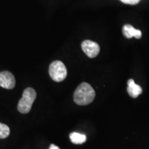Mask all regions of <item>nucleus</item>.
<instances>
[{
  "label": "nucleus",
  "instance_id": "20e7f679",
  "mask_svg": "<svg viewBox=\"0 0 149 149\" xmlns=\"http://www.w3.org/2000/svg\"><path fill=\"white\" fill-rule=\"evenodd\" d=\"M81 48L86 55L90 58L97 57L100 51V46L96 42L91 40L84 41L81 43Z\"/></svg>",
  "mask_w": 149,
  "mask_h": 149
},
{
  "label": "nucleus",
  "instance_id": "9d476101",
  "mask_svg": "<svg viewBox=\"0 0 149 149\" xmlns=\"http://www.w3.org/2000/svg\"><path fill=\"white\" fill-rule=\"evenodd\" d=\"M120 1H122L123 3H126V4L135 5L138 3L140 1V0H120Z\"/></svg>",
  "mask_w": 149,
  "mask_h": 149
},
{
  "label": "nucleus",
  "instance_id": "7ed1b4c3",
  "mask_svg": "<svg viewBox=\"0 0 149 149\" xmlns=\"http://www.w3.org/2000/svg\"><path fill=\"white\" fill-rule=\"evenodd\" d=\"M49 74L53 81L60 82L66 79L67 69L65 65L61 61H55L49 66Z\"/></svg>",
  "mask_w": 149,
  "mask_h": 149
},
{
  "label": "nucleus",
  "instance_id": "1a4fd4ad",
  "mask_svg": "<svg viewBox=\"0 0 149 149\" xmlns=\"http://www.w3.org/2000/svg\"><path fill=\"white\" fill-rule=\"evenodd\" d=\"M10 134V128L7 125L0 123V139H4L8 137Z\"/></svg>",
  "mask_w": 149,
  "mask_h": 149
},
{
  "label": "nucleus",
  "instance_id": "f257e3e1",
  "mask_svg": "<svg viewBox=\"0 0 149 149\" xmlns=\"http://www.w3.org/2000/svg\"><path fill=\"white\" fill-rule=\"evenodd\" d=\"M95 97V92L88 83L83 82L76 88L74 93V101L80 106L91 104Z\"/></svg>",
  "mask_w": 149,
  "mask_h": 149
},
{
  "label": "nucleus",
  "instance_id": "0eeeda50",
  "mask_svg": "<svg viewBox=\"0 0 149 149\" xmlns=\"http://www.w3.org/2000/svg\"><path fill=\"white\" fill-rule=\"evenodd\" d=\"M123 34L128 39L132 38L133 37H135L137 39H139L141 37V31L135 29L130 24H126L123 27Z\"/></svg>",
  "mask_w": 149,
  "mask_h": 149
},
{
  "label": "nucleus",
  "instance_id": "6e6552de",
  "mask_svg": "<svg viewBox=\"0 0 149 149\" xmlns=\"http://www.w3.org/2000/svg\"><path fill=\"white\" fill-rule=\"evenodd\" d=\"M70 141L74 144H81L84 143L86 141V136L84 134H81L79 133H70Z\"/></svg>",
  "mask_w": 149,
  "mask_h": 149
},
{
  "label": "nucleus",
  "instance_id": "f03ea898",
  "mask_svg": "<svg viewBox=\"0 0 149 149\" xmlns=\"http://www.w3.org/2000/svg\"><path fill=\"white\" fill-rule=\"evenodd\" d=\"M36 92L32 88H27L24 90L22 97L19 101L17 109L23 114L29 113L32 108L33 102L36 99Z\"/></svg>",
  "mask_w": 149,
  "mask_h": 149
},
{
  "label": "nucleus",
  "instance_id": "39448f33",
  "mask_svg": "<svg viewBox=\"0 0 149 149\" xmlns=\"http://www.w3.org/2000/svg\"><path fill=\"white\" fill-rule=\"evenodd\" d=\"M0 86L6 89H13L15 86L14 75L8 71L0 72Z\"/></svg>",
  "mask_w": 149,
  "mask_h": 149
},
{
  "label": "nucleus",
  "instance_id": "9b49d317",
  "mask_svg": "<svg viewBox=\"0 0 149 149\" xmlns=\"http://www.w3.org/2000/svg\"><path fill=\"white\" fill-rule=\"evenodd\" d=\"M49 149H60L58 146H55V144H51V146H50Z\"/></svg>",
  "mask_w": 149,
  "mask_h": 149
},
{
  "label": "nucleus",
  "instance_id": "423d86ee",
  "mask_svg": "<svg viewBox=\"0 0 149 149\" xmlns=\"http://www.w3.org/2000/svg\"><path fill=\"white\" fill-rule=\"evenodd\" d=\"M127 84V91L128 94H129V95L131 97H137L142 93V88H141L140 86L136 84L133 79H130L128 80Z\"/></svg>",
  "mask_w": 149,
  "mask_h": 149
}]
</instances>
